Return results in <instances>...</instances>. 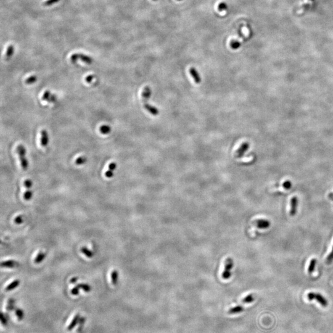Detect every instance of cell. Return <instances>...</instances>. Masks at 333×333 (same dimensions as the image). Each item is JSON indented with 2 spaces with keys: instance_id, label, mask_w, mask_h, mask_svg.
Instances as JSON below:
<instances>
[{
  "instance_id": "obj_28",
  "label": "cell",
  "mask_w": 333,
  "mask_h": 333,
  "mask_svg": "<svg viewBox=\"0 0 333 333\" xmlns=\"http://www.w3.org/2000/svg\"><path fill=\"white\" fill-rule=\"evenodd\" d=\"M241 43L237 42V41H233V42H231L230 43V46H231V48H233V49H238L240 46H241Z\"/></svg>"
},
{
  "instance_id": "obj_44",
  "label": "cell",
  "mask_w": 333,
  "mask_h": 333,
  "mask_svg": "<svg viewBox=\"0 0 333 333\" xmlns=\"http://www.w3.org/2000/svg\"><path fill=\"white\" fill-rule=\"evenodd\" d=\"M178 1H182V0H178Z\"/></svg>"
},
{
  "instance_id": "obj_31",
  "label": "cell",
  "mask_w": 333,
  "mask_h": 333,
  "mask_svg": "<svg viewBox=\"0 0 333 333\" xmlns=\"http://www.w3.org/2000/svg\"><path fill=\"white\" fill-rule=\"evenodd\" d=\"M314 1L315 0H308L307 3L303 4V6H302V11H306L308 8L310 7V6L311 5V3Z\"/></svg>"
},
{
  "instance_id": "obj_34",
  "label": "cell",
  "mask_w": 333,
  "mask_h": 333,
  "mask_svg": "<svg viewBox=\"0 0 333 333\" xmlns=\"http://www.w3.org/2000/svg\"><path fill=\"white\" fill-rule=\"evenodd\" d=\"M24 184V186L26 187L27 189H30L32 186L33 183H32V181L31 180L27 179L26 180H25Z\"/></svg>"
},
{
  "instance_id": "obj_8",
  "label": "cell",
  "mask_w": 333,
  "mask_h": 333,
  "mask_svg": "<svg viewBox=\"0 0 333 333\" xmlns=\"http://www.w3.org/2000/svg\"><path fill=\"white\" fill-rule=\"evenodd\" d=\"M42 100L50 102H54L57 100V96L55 94H52L49 90H46L43 94Z\"/></svg>"
},
{
  "instance_id": "obj_27",
  "label": "cell",
  "mask_w": 333,
  "mask_h": 333,
  "mask_svg": "<svg viewBox=\"0 0 333 333\" xmlns=\"http://www.w3.org/2000/svg\"><path fill=\"white\" fill-rule=\"evenodd\" d=\"M59 1L60 0H46V1L43 3V5L44 6H50L54 5V4L58 3Z\"/></svg>"
},
{
  "instance_id": "obj_24",
  "label": "cell",
  "mask_w": 333,
  "mask_h": 333,
  "mask_svg": "<svg viewBox=\"0 0 333 333\" xmlns=\"http://www.w3.org/2000/svg\"><path fill=\"white\" fill-rule=\"evenodd\" d=\"M37 81V77L35 75H33L30 77H28L27 79L25 81V83L27 85H32L33 83H35Z\"/></svg>"
},
{
  "instance_id": "obj_16",
  "label": "cell",
  "mask_w": 333,
  "mask_h": 333,
  "mask_svg": "<svg viewBox=\"0 0 333 333\" xmlns=\"http://www.w3.org/2000/svg\"><path fill=\"white\" fill-rule=\"evenodd\" d=\"M46 253L43 252H40L38 254V255H37V256H36V258H35L34 263H35V264H40V263H41V262H42L44 260V259L45 258V257H46Z\"/></svg>"
},
{
  "instance_id": "obj_19",
  "label": "cell",
  "mask_w": 333,
  "mask_h": 333,
  "mask_svg": "<svg viewBox=\"0 0 333 333\" xmlns=\"http://www.w3.org/2000/svg\"><path fill=\"white\" fill-rule=\"evenodd\" d=\"M316 262H317V260H316V259H315V258H312L311 260H310L309 266H308V273H309L310 274H311L313 272L316 264Z\"/></svg>"
},
{
  "instance_id": "obj_30",
  "label": "cell",
  "mask_w": 333,
  "mask_h": 333,
  "mask_svg": "<svg viewBox=\"0 0 333 333\" xmlns=\"http://www.w3.org/2000/svg\"><path fill=\"white\" fill-rule=\"evenodd\" d=\"M14 221V223L15 224H17V225L22 224L24 222L23 216L22 215H18L17 217H16L15 218V219Z\"/></svg>"
},
{
  "instance_id": "obj_20",
  "label": "cell",
  "mask_w": 333,
  "mask_h": 333,
  "mask_svg": "<svg viewBox=\"0 0 333 333\" xmlns=\"http://www.w3.org/2000/svg\"><path fill=\"white\" fill-rule=\"evenodd\" d=\"M118 278V273L117 270H114L112 271V273H111V281H112V283L114 285H117Z\"/></svg>"
},
{
  "instance_id": "obj_32",
  "label": "cell",
  "mask_w": 333,
  "mask_h": 333,
  "mask_svg": "<svg viewBox=\"0 0 333 333\" xmlns=\"http://www.w3.org/2000/svg\"><path fill=\"white\" fill-rule=\"evenodd\" d=\"M15 313H16V315L17 316V317H18L19 320H22V318H24V312L21 309H19V308L16 309L15 310Z\"/></svg>"
},
{
  "instance_id": "obj_35",
  "label": "cell",
  "mask_w": 333,
  "mask_h": 333,
  "mask_svg": "<svg viewBox=\"0 0 333 333\" xmlns=\"http://www.w3.org/2000/svg\"><path fill=\"white\" fill-rule=\"evenodd\" d=\"M80 287L77 285L75 287H74L73 288H72V289L71 290L72 294L74 295H79V294L80 293Z\"/></svg>"
},
{
  "instance_id": "obj_21",
  "label": "cell",
  "mask_w": 333,
  "mask_h": 333,
  "mask_svg": "<svg viewBox=\"0 0 333 333\" xmlns=\"http://www.w3.org/2000/svg\"><path fill=\"white\" fill-rule=\"evenodd\" d=\"M100 132L103 135H108L111 131V127L108 125H102L100 128Z\"/></svg>"
},
{
  "instance_id": "obj_11",
  "label": "cell",
  "mask_w": 333,
  "mask_h": 333,
  "mask_svg": "<svg viewBox=\"0 0 333 333\" xmlns=\"http://www.w3.org/2000/svg\"><path fill=\"white\" fill-rule=\"evenodd\" d=\"M41 145L43 147H46L49 142L48 133L46 130L41 131Z\"/></svg>"
},
{
  "instance_id": "obj_3",
  "label": "cell",
  "mask_w": 333,
  "mask_h": 333,
  "mask_svg": "<svg viewBox=\"0 0 333 333\" xmlns=\"http://www.w3.org/2000/svg\"><path fill=\"white\" fill-rule=\"evenodd\" d=\"M234 262L233 260L230 257L227 258L226 259L225 264V268L223 270V272L222 273V278L224 279H228L230 278L231 276V270L233 268Z\"/></svg>"
},
{
  "instance_id": "obj_37",
  "label": "cell",
  "mask_w": 333,
  "mask_h": 333,
  "mask_svg": "<svg viewBox=\"0 0 333 333\" xmlns=\"http://www.w3.org/2000/svg\"><path fill=\"white\" fill-rule=\"evenodd\" d=\"M117 167V163L114 162H111L109 165V170L111 171V172H114L115 170H116V168Z\"/></svg>"
},
{
  "instance_id": "obj_7",
  "label": "cell",
  "mask_w": 333,
  "mask_h": 333,
  "mask_svg": "<svg viewBox=\"0 0 333 333\" xmlns=\"http://www.w3.org/2000/svg\"><path fill=\"white\" fill-rule=\"evenodd\" d=\"M298 206V199L296 196H294L291 199V209H290V215L291 216H294L297 211Z\"/></svg>"
},
{
  "instance_id": "obj_33",
  "label": "cell",
  "mask_w": 333,
  "mask_h": 333,
  "mask_svg": "<svg viewBox=\"0 0 333 333\" xmlns=\"http://www.w3.org/2000/svg\"><path fill=\"white\" fill-rule=\"evenodd\" d=\"M283 186L284 188L286 189V190H290V189L291 188L292 183L289 180H286V181H285V182H284Z\"/></svg>"
},
{
  "instance_id": "obj_10",
  "label": "cell",
  "mask_w": 333,
  "mask_h": 333,
  "mask_svg": "<svg viewBox=\"0 0 333 333\" xmlns=\"http://www.w3.org/2000/svg\"><path fill=\"white\" fill-rule=\"evenodd\" d=\"M190 75H191V77H192V79H193V80H194L196 83L199 84L200 83L201 78H200V76L199 75V72H197L196 68L191 67L190 69Z\"/></svg>"
},
{
  "instance_id": "obj_12",
  "label": "cell",
  "mask_w": 333,
  "mask_h": 333,
  "mask_svg": "<svg viewBox=\"0 0 333 333\" xmlns=\"http://www.w3.org/2000/svg\"><path fill=\"white\" fill-rule=\"evenodd\" d=\"M17 265L18 263L13 260L3 261L1 264V266L3 268H15V267H17Z\"/></svg>"
},
{
  "instance_id": "obj_23",
  "label": "cell",
  "mask_w": 333,
  "mask_h": 333,
  "mask_svg": "<svg viewBox=\"0 0 333 333\" xmlns=\"http://www.w3.org/2000/svg\"><path fill=\"white\" fill-rule=\"evenodd\" d=\"M77 286H79L80 289H83L85 292L86 293H89V292L91 291V287L88 284H85V283H80L79 285H77Z\"/></svg>"
},
{
  "instance_id": "obj_2",
  "label": "cell",
  "mask_w": 333,
  "mask_h": 333,
  "mask_svg": "<svg viewBox=\"0 0 333 333\" xmlns=\"http://www.w3.org/2000/svg\"><path fill=\"white\" fill-rule=\"evenodd\" d=\"M17 153L18 154L21 167L24 170H27L28 167V162L26 158V149L22 145H19L17 147Z\"/></svg>"
},
{
  "instance_id": "obj_39",
  "label": "cell",
  "mask_w": 333,
  "mask_h": 333,
  "mask_svg": "<svg viewBox=\"0 0 333 333\" xmlns=\"http://www.w3.org/2000/svg\"><path fill=\"white\" fill-rule=\"evenodd\" d=\"M93 79H94V75H88L87 77H86L85 79H86V82H88V83H91L92 80H93Z\"/></svg>"
},
{
  "instance_id": "obj_22",
  "label": "cell",
  "mask_w": 333,
  "mask_h": 333,
  "mask_svg": "<svg viewBox=\"0 0 333 333\" xmlns=\"http://www.w3.org/2000/svg\"><path fill=\"white\" fill-rule=\"evenodd\" d=\"M87 161V158L85 156L83 155H81L80 156V157H78L75 161V163L76 165H83V164L85 163Z\"/></svg>"
},
{
  "instance_id": "obj_36",
  "label": "cell",
  "mask_w": 333,
  "mask_h": 333,
  "mask_svg": "<svg viewBox=\"0 0 333 333\" xmlns=\"http://www.w3.org/2000/svg\"><path fill=\"white\" fill-rule=\"evenodd\" d=\"M228 8L227 5H226V3H220V5H219V7H218V9L220 11H224L226 10Z\"/></svg>"
},
{
  "instance_id": "obj_26",
  "label": "cell",
  "mask_w": 333,
  "mask_h": 333,
  "mask_svg": "<svg viewBox=\"0 0 333 333\" xmlns=\"http://www.w3.org/2000/svg\"><path fill=\"white\" fill-rule=\"evenodd\" d=\"M254 301V297L252 294H249L245 297L243 300H242V302L245 303H251Z\"/></svg>"
},
{
  "instance_id": "obj_18",
  "label": "cell",
  "mask_w": 333,
  "mask_h": 333,
  "mask_svg": "<svg viewBox=\"0 0 333 333\" xmlns=\"http://www.w3.org/2000/svg\"><path fill=\"white\" fill-rule=\"evenodd\" d=\"M80 251L88 258H92L93 256V252L87 248H86V247H82L80 249Z\"/></svg>"
},
{
  "instance_id": "obj_38",
  "label": "cell",
  "mask_w": 333,
  "mask_h": 333,
  "mask_svg": "<svg viewBox=\"0 0 333 333\" xmlns=\"http://www.w3.org/2000/svg\"><path fill=\"white\" fill-rule=\"evenodd\" d=\"M105 176H106L107 178H112V176H114V172H110L109 170H107L105 173Z\"/></svg>"
},
{
  "instance_id": "obj_15",
  "label": "cell",
  "mask_w": 333,
  "mask_h": 333,
  "mask_svg": "<svg viewBox=\"0 0 333 333\" xmlns=\"http://www.w3.org/2000/svg\"><path fill=\"white\" fill-rule=\"evenodd\" d=\"M14 51V48L12 45H9V46L7 47V51H6V54H5V59L6 61H9L11 58V57L12 56V55H13Z\"/></svg>"
},
{
  "instance_id": "obj_1",
  "label": "cell",
  "mask_w": 333,
  "mask_h": 333,
  "mask_svg": "<svg viewBox=\"0 0 333 333\" xmlns=\"http://www.w3.org/2000/svg\"><path fill=\"white\" fill-rule=\"evenodd\" d=\"M151 88L149 87V86H145V87L143 88L142 94H141L142 101L143 102L144 108H145V109L147 110L151 115L156 116H157V115H159V111L157 108H155V107L150 105L149 104V102H148V100H149V98L151 97Z\"/></svg>"
},
{
  "instance_id": "obj_9",
  "label": "cell",
  "mask_w": 333,
  "mask_h": 333,
  "mask_svg": "<svg viewBox=\"0 0 333 333\" xmlns=\"http://www.w3.org/2000/svg\"><path fill=\"white\" fill-rule=\"evenodd\" d=\"M257 227L260 229H266L270 227V222L268 220L258 219L255 221Z\"/></svg>"
},
{
  "instance_id": "obj_29",
  "label": "cell",
  "mask_w": 333,
  "mask_h": 333,
  "mask_svg": "<svg viewBox=\"0 0 333 333\" xmlns=\"http://www.w3.org/2000/svg\"><path fill=\"white\" fill-rule=\"evenodd\" d=\"M333 260V247H332V250L331 251V252L330 253V254L328 255L326 259V263L327 264H330L332 263Z\"/></svg>"
},
{
  "instance_id": "obj_25",
  "label": "cell",
  "mask_w": 333,
  "mask_h": 333,
  "mask_svg": "<svg viewBox=\"0 0 333 333\" xmlns=\"http://www.w3.org/2000/svg\"><path fill=\"white\" fill-rule=\"evenodd\" d=\"M33 196V192L32 191L30 190V189H27V190L26 191V192H24V199L26 200H30Z\"/></svg>"
},
{
  "instance_id": "obj_13",
  "label": "cell",
  "mask_w": 333,
  "mask_h": 333,
  "mask_svg": "<svg viewBox=\"0 0 333 333\" xmlns=\"http://www.w3.org/2000/svg\"><path fill=\"white\" fill-rule=\"evenodd\" d=\"M20 281L19 280V279H15V280L12 281L11 283H10L9 285H8L6 287V291H10L13 290L14 289H15L16 287H17L18 286L20 285Z\"/></svg>"
},
{
  "instance_id": "obj_41",
  "label": "cell",
  "mask_w": 333,
  "mask_h": 333,
  "mask_svg": "<svg viewBox=\"0 0 333 333\" xmlns=\"http://www.w3.org/2000/svg\"><path fill=\"white\" fill-rule=\"evenodd\" d=\"M77 280H78V278H77V277H73V278H72L71 279V283H72V284H75V283H77Z\"/></svg>"
},
{
  "instance_id": "obj_4",
  "label": "cell",
  "mask_w": 333,
  "mask_h": 333,
  "mask_svg": "<svg viewBox=\"0 0 333 333\" xmlns=\"http://www.w3.org/2000/svg\"><path fill=\"white\" fill-rule=\"evenodd\" d=\"M71 59L72 63H76L78 60H81L82 62L87 64H91L93 62V60L91 57L82 54V53H74L71 56Z\"/></svg>"
},
{
  "instance_id": "obj_6",
  "label": "cell",
  "mask_w": 333,
  "mask_h": 333,
  "mask_svg": "<svg viewBox=\"0 0 333 333\" xmlns=\"http://www.w3.org/2000/svg\"><path fill=\"white\" fill-rule=\"evenodd\" d=\"M249 147V143L244 142L243 143H242V145L240 146L239 149H238L236 152L235 157L236 158L242 157L245 154L246 152L248 150Z\"/></svg>"
},
{
  "instance_id": "obj_40",
  "label": "cell",
  "mask_w": 333,
  "mask_h": 333,
  "mask_svg": "<svg viewBox=\"0 0 333 333\" xmlns=\"http://www.w3.org/2000/svg\"><path fill=\"white\" fill-rule=\"evenodd\" d=\"M1 323H3V324H4V325H6V323H7V320L5 318V316H4L3 314H1Z\"/></svg>"
},
{
  "instance_id": "obj_17",
  "label": "cell",
  "mask_w": 333,
  "mask_h": 333,
  "mask_svg": "<svg viewBox=\"0 0 333 333\" xmlns=\"http://www.w3.org/2000/svg\"><path fill=\"white\" fill-rule=\"evenodd\" d=\"M243 310H244L243 307L241 306V305H237V306H235V307L230 308V309L228 310V313H229V314L238 313H240V312L243 311Z\"/></svg>"
},
{
  "instance_id": "obj_43",
  "label": "cell",
  "mask_w": 333,
  "mask_h": 333,
  "mask_svg": "<svg viewBox=\"0 0 333 333\" xmlns=\"http://www.w3.org/2000/svg\"><path fill=\"white\" fill-rule=\"evenodd\" d=\"M153 1H157V0H153Z\"/></svg>"
},
{
  "instance_id": "obj_42",
  "label": "cell",
  "mask_w": 333,
  "mask_h": 333,
  "mask_svg": "<svg viewBox=\"0 0 333 333\" xmlns=\"http://www.w3.org/2000/svg\"><path fill=\"white\" fill-rule=\"evenodd\" d=\"M329 197H330V198L332 199L333 198V193H331L330 195H329Z\"/></svg>"
},
{
  "instance_id": "obj_14",
  "label": "cell",
  "mask_w": 333,
  "mask_h": 333,
  "mask_svg": "<svg viewBox=\"0 0 333 333\" xmlns=\"http://www.w3.org/2000/svg\"><path fill=\"white\" fill-rule=\"evenodd\" d=\"M79 320H80V315L79 314H77V315H76L75 316V317H74L72 319L71 323H70V324L68 326V327H67V330L68 331H71L72 330V329H73L74 327H75L77 325V324L78 322H79Z\"/></svg>"
},
{
  "instance_id": "obj_5",
  "label": "cell",
  "mask_w": 333,
  "mask_h": 333,
  "mask_svg": "<svg viewBox=\"0 0 333 333\" xmlns=\"http://www.w3.org/2000/svg\"><path fill=\"white\" fill-rule=\"evenodd\" d=\"M307 297L310 301H313V300H316L317 302L320 303L323 307H326L328 304L327 300L322 294L318 293H310L308 294Z\"/></svg>"
}]
</instances>
